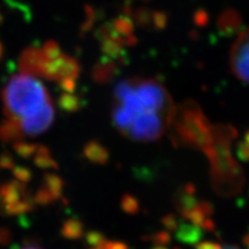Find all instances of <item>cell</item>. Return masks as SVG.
I'll return each instance as SVG.
<instances>
[{
  "label": "cell",
  "mask_w": 249,
  "mask_h": 249,
  "mask_svg": "<svg viewBox=\"0 0 249 249\" xmlns=\"http://www.w3.org/2000/svg\"><path fill=\"white\" fill-rule=\"evenodd\" d=\"M197 249H239V248L235 247V246H223V245L216 244V242L204 241V242H201V244L197 246Z\"/></svg>",
  "instance_id": "cell-6"
},
{
  "label": "cell",
  "mask_w": 249,
  "mask_h": 249,
  "mask_svg": "<svg viewBox=\"0 0 249 249\" xmlns=\"http://www.w3.org/2000/svg\"><path fill=\"white\" fill-rule=\"evenodd\" d=\"M239 156L245 160H249V132L246 134L245 140L239 145Z\"/></svg>",
  "instance_id": "cell-5"
},
{
  "label": "cell",
  "mask_w": 249,
  "mask_h": 249,
  "mask_svg": "<svg viewBox=\"0 0 249 249\" xmlns=\"http://www.w3.org/2000/svg\"><path fill=\"white\" fill-rule=\"evenodd\" d=\"M20 249H40V248H37L35 246H26V247H22Z\"/></svg>",
  "instance_id": "cell-7"
},
{
  "label": "cell",
  "mask_w": 249,
  "mask_h": 249,
  "mask_svg": "<svg viewBox=\"0 0 249 249\" xmlns=\"http://www.w3.org/2000/svg\"><path fill=\"white\" fill-rule=\"evenodd\" d=\"M230 66L232 73L239 80L249 85V28L241 31L233 43Z\"/></svg>",
  "instance_id": "cell-4"
},
{
  "label": "cell",
  "mask_w": 249,
  "mask_h": 249,
  "mask_svg": "<svg viewBox=\"0 0 249 249\" xmlns=\"http://www.w3.org/2000/svg\"><path fill=\"white\" fill-rule=\"evenodd\" d=\"M12 135L34 138L46 132L54 120V107L48 89L36 74L20 73L12 76L2 93Z\"/></svg>",
  "instance_id": "cell-2"
},
{
  "label": "cell",
  "mask_w": 249,
  "mask_h": 249,
  "mask_svg": "<svg viewBox=\"0 0 249 249\" xmlns=\"http://www.w3.org/2000/svg\"><path fill=\"white\" fill-rule=\"evenodd\" d=\"M111 117L126 139L152 142L160 139L176 117L171 95L164 85L147 77H130L113 90Z\"/></svg>",
  "instance_id": "cell-1"
},
{
  "label": "cell",
  "mask_w": 249,
  "mask_h": 249,
  "mask_svg": "<svg viewBox=\"0 0 249 249\" xmlns=\"http://www.w3.org/2000/svg\"><path fill=\"white\" fill-rule=\"evenodd\" d=\"M245 242H246V245H247V247L249 249V236H247V239H246Z\"/></svg>",
  "instance_id": "cell-8"
},
{
  "label": "cell",
  "mask_w": 249,
  "mask_h": 249,
  "mask_svg": "<svg viewBox=\"0 0 249 249\" xmlns=\"http://www.w3.org/2000/svg\"><path fill=\"white\" fill-rule=\"evenodd\" d=\"M178 132L183 141L204 149L205 151L213 144V130L208 128L207 121L200 110H194V107L182 110Z\"/></svg>",
  "instance_id": "cell-3"
}]
</instances>
